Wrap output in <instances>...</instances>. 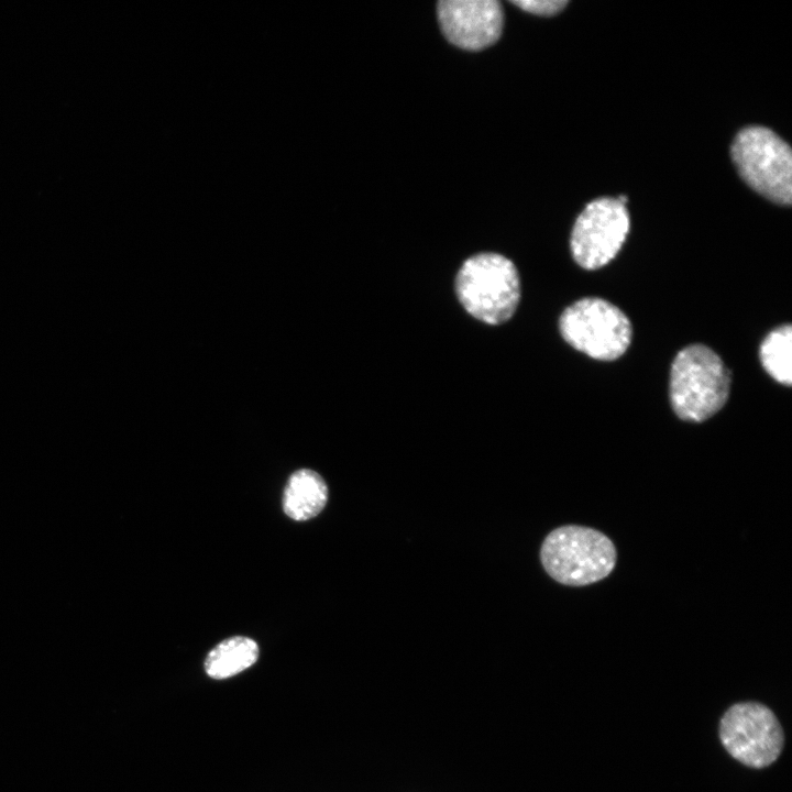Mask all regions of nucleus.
<instances>
[{
	"label": "nucleus",
	"mask_w": 792,
	"mask_h": 792,
	"mask_svg": "<svg viewBox=\"0 0 792 792\" xmlns=\"http://www.w3.org/2000/svg\"><path fill=\"white\" fill-rule=\"evenodd\" d=\"M730 373L708 346L691 344L678 352L670 371V402L679 418L700 422L726 404Z\"/></svg>",
	"instance_id": "1"
},
{
	"label": "nucleus",
	"mask_w": 792,
	"mask_h": 792,
	"mask_svg": "<svg viewBox=\"0 0 792 792\" xmlns=\"http://www.w3.org/2000/svg\"><path fill=\"white\" fill-rule=\"evenodd\" d=\"M455 292L464 309L476 319L499 324L515 312L520 282L514 263L497 253L468 258L455 278Z\"/></svg>",
	"instance_id": "2"
},
{
	"label": "nucleus",
	"mask_w": 792,
	"mask_h": 792,
	"mask_svg": "<svg viewBox=\"0 0 792 792\" xmlns=\"http://www.w3.org/2000/svg\"><path fill=\"white\" fill-rule=\"evenodd\" d=\"M540 559L546 572L557 582L583 586L603 580L613 571L616 549L601 531L569 525L546 537Z\"/></svg>",
	"instance_id": "3"
},
{
	"label": "nucleus",
	"mask_w": 792,
	"mask_h": 792,
	"mask_svg": "<svg viewBox=\"0 0 792 792\" xmlns=\"http://www.w3.org/2000/svg\"><path fill=\"white\" fill-rule=\"evenodd\" d=\"M730 154L750 188L774 204H791L792 153L779 135L765 127L744 128L735 136Z\"/></svg>",
	"instance_id": "4"
},
{
	"label": "nucleus",
	"mask_w": 792,
	"mask_h": 792,
	"mask_svg": "<svg viewBox=\"0 0 792 792\" xmlns=\"http://www.w3.org/2000/svg\"><path fill=\"white\" fill-rule=\"evenodd\" d=\"M559 329L571 346L601 361L622 356L632 333L627 316L615 305L596 297L569 306L560 317Z\"/></svg>",
	"instance_id": "5"
},
{
	"label": "nucleus",
	"mask_w": 792,
	"mask_h": 792,
	"mask_svg": "<svg viewBox=\"0 0 792 792\" xmlns=\"http://www.w3.org/2000/svg\"><path fill=\"white\" fill-rule=\"evenodd\" d=\"M719 738L727 752L750 768H765L780 756L784 736L774 713L757 702L730 706L719 722Z\"/></svg>",
	"instance_id": "6"
},
{
	"label": "nucleus",
	"mask_w": 792,
	"mask_h": 792,
	"mask_svg": "<svg viewBox=\"0 0 792 792\" xmlns=\"http://www.w3.org/2000/svg\"><path fill=\"white\" fill-rule=\"evenodd\" d=\"M629 231V215L617 198L603 197L586 205L571 233L574 261L585 270H597L619 252Z\"/></svg>",
	"instance_id": "7"
},
{
	"label": "nucleus",
	"mask_w": 792,
	"mask_h": 792,
	"mask_svg": "<svg viewBox=\"0 0 792 792\" xmlns=\"http://www.w3.org/2000/svg\"><path fill=\"white\" fill-rule=\"evenodd\" d=\"M437 13L447 40L463 50L486 48L502 34L504 15L496 0H442Z\"/></svg>",
	"instance_id": "8"
},
{
	"label": "nucleus",
	"mask_w": 792,
	"mask_h": 792,
	"mask_svg": "<svg viewBox=\"0 0 792 792\" xmlns=\"http://www.w3.org/2000/svg\"><path fill=\"white\" fill-rule=\"evenodd\" d=\"M328 501V486L316 471L300 469L290 474L283 493L284 513L294 520L316 517Z\"/></svg>",
	"instance_id": "9"
},
{
	"label": "nucleus",
	"mask_w": 792,
	"mask_h": 792,
	"mask_svg": "<svg viewBox=\"0 0 792 792\" xmlns=\"http://www.w3.org/2000/svg\"><path fill=\"white\" fill-rule=\"evenodd\" d=\"M258 654L255 640L245 636H233L209 651L205 660V671L212 679L231 678L253 666Z\"/></svg>",
	"instance_id": "10"
},
{
	"label": "nucleus",
	"mask_w": 792,
	"mask_h": 792,
	"mask_svg": "<svg viewBox=\"0 0 792 792\" xmlns=\"http://www.w3.org/2000/svg\"><path fill=\"white\" fill-rule=\"evenodd\" d=\"M759 358L763 369L777 382L792 383V328L783 324L771 331L762 341Z\"/></svg>",
	"instance_id": "11"
},
{
	"label": "nucleus",
	"mask_w": 792,
	"mask_h": 792,
	"mask_svg": "<svg viewBox=\"0 0 792 792\" xmlns=\"http://www.w3.org/2000/svg\"><path fill=\"white\" fill-rule=\"evenodd\" d=\"M512 2L526 12L546 16L559 13L568 4V0H517Z\"/></svg>",
	"instance_id": "12"
}]
</instances>
